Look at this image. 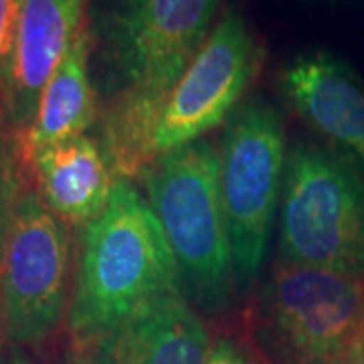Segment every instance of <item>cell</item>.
Returning a JSON list of instances; mask_svg holds the SVG:
<instances>
[{
  "label": "cell",
  "mask_w": 364,
  "mask_h": 364,
  "mask_svg": "<svg viewBox=\"0 0 364 364\" xmlns=\"http://www.w3.org/2000/svg\"><path fill=\"white\" fill-rule=\"evenodd\" d=\"M225 0H90L97 142L117 182L140 181L170 91L200 51Z\"/></svg>",
  "instance_id": "obj_1"
},
{
  "label": "cell",
  "mask_w": 364,
  "mask_h": 364,
  "mask_svg": "<svg viewBox=\"0 0 364 364\" xmlns=\"http://www.w3.org/2000/svg\"><path fill=\"white\" fill-rule=\"evenodd\" d=\"M181 289L178 269L148 198L116 182L104 213L81 229L67 328L75 348L100 338L164 294Z\"/></svg>",
  "instance_id": "obj_2"
},
{
  "label": "cell",
  "mask_w": 364,
  "mask_h": 364,
  "mask_svg": "<svg viewBox=\"0 0 364 364\" xmlns=\"http://www.w3.org/2000/svg\"><path fill=\"white\" fill-rule=\"evenodd\" d=\"M140 181L172 251L182 296L200 316L227 314L239 289L219 188V146L200 138L168 150Z\"/></svg>",
  "instance_id": "obj_3"
},
{
  "label": "cell",
  "mask_w": 364,
  "mask_h": 364,
  "mask_svg": "<svg viewBox=\"0 0 364 364\" xmlns=\"http://www.w3.org/2000/svg\"><path fill=\"white\" fill-rule=\"evenodd\" d=\"M245 326L263 364H360L364 275L275 261Z\"/></svg>",
  "instance_id": "obj_4"
},
{
  "label": "cell",
  "mask_w": 364,
  "mask_h": 364,
  "mask_svg": "<svg viewBox=\"0 0 364 364\" xmlns=\"http://www.w3.org/2000/svg\"><path fill=\"white\" fill-rule=\"evenodd\" d=\"M277 261L364 275V174L328 146L287 150Z\"/></svg>",
  "instance_id": "obj_5"
},
{
  "label": "cell",
  "mask_w": 364,
  "mask_h": 364,
  "mask_svg": "<svg viewBox=\"0 0 364 364\" xmlns=\"http://www.w3.org/2000/svg\"><path fill=\"white\" fill-rule=\"evenodd\" d=\"M217 146L237 289L245 294L255 286L272 243L289 150L284 116L265 95H251L223 124Z\"/></svg>",
  "instance_id": "obj_6"
},
{
  "label": "cell",
  "mask_w": 364,
  "mask_h": 364,
  "mask_svg": "<svg viewBox=\"0 0 364 364\" xmlns=\"http://www.w3.org/2000/svg\"><path fill=\"white\" fill-rule=\"evenodd\" d=\"M71 261V229L26 184L0 265V308L9 342L43 346L55 336L69 312Z\"/></svg>",
  "instance_id": "obj_7"
},
{
  "label": "cell",
  "mask_w": 364,
  "mask_h": 364,
  "mask_svg": "<svg viewBox=\"0 0 364 364\" xmlns=\"http://www.w3.org/2000/svg\"><path fill=\"white\" fill-rule=\"evenodd\" d=\"M263 49L237 9H225L205 45L170 91L154 132L156 156L223 126L259 73Z\"/></svg>",
  "instance_id": "obj_8"
},
{
  "label": "cell",
  "mask_w": 364,
  "mask_h": 364,
  "mask_svg": "<svg viewBox=\"0 0 364 364\" xmlns=\"http://www.w3.org/2000/svg\"><path fill=\"white\" fill-rule=\"evenodd\" d=\"M275 81L291 112L364 174V81L356 69L316 49L294 55Z\"/></svg>",
  "instance_id": "obj_9"
},
{
  "label": "cell",
  "mask_w": 364,
  "mask_h": 364,
  "mask_svg": "<svg viewBox=\"0 0 364 364\" xmlns=\"http://www.w3.org/2000/svg\"><path fill=\"white\" fill-rule=\"evenodd\" d=\"M90 0H23L0 105L13 134L31 126L41 93L87 23Z\"/></svg>",
  "instance_id": "obj_10"
},
{
  "label": "cell",
  "mask_w": 364,
  "mask_h": 364,
  "mask_svg": "<svg viewBox=\"0 0 364 364\" xmlns=\"http://www.w3.org/2000/svg\"><path fill=\"white\" fill-rule=\"evenodd\" d=\"M210 336L181 289L152 299L100 338L90 364H207Z\"/></svg>",
  "instance_id": "obj_11"
},
{
  "label": "cell",
  "mask_w": 364,
  "mask_h": 364,
  "mask_svg": "<svg viewBox=\"0 0 364 364\" xmlns=\"http://www.w3.org/2000/svg\"><path fill=\"white\" fill-rule=\"evenodd\" d=\"M25 170L43 203L69 229H83L97 219L117 182L102 146L90 134L35 152Z\"/></svg>",
  "instance_id": "obj_12"
},
{
  "label": "cell",
  "mask_w": 364,
  "mask_h": 364,
  "mask_svg": "<svg viewBox=\"0 0 364 364\" xmlns=\"http://www.w3.org/2000/svg\"><path fill=\"white\" fill-rule=\"evenodd\" d=\"M97 117L100 100L91 73V39L85 23L41 93L35 119L26 130L13 134L23 166L43 148L87 134L97 126Z\"/></svg>",
  "instance_id": "obj_13"
},
{
  "label": "cell",
  "mask_w": 364,
  "mask_h": 364,
  "mask_svg": "<svg viewBox=\"0 0 364 364\" xmlns=\"http://www.w3.org/2000/svg\"><path fill=\"white\" fill-rule=\"evenodd\" d=\"M26 170L18 158L13 132L6 124L4 109L0 105V265L4 259L9 235L16 215V205L26 186Z\"/></svg>",
  "instance_id": "obj_14"
},
{
  "label": "cell",
  "mask_w": 364,
  "mask_h": 364,
  "mask_svg": "<svg viewBox=\"0 0 364 364\" xmlns=\"http://www.w3.org/2000/svg\"><path fill=\"white\" fill-rule=\"evenodd\" d=\"M207 364H263V360L249 342H241L233 336H217L210 340Z\"/></svg>",
  "instance_id": "obj_15"
},
{
  "label": "cell",
  "mask_w": 364,
  "mask_h": 364,
  "mask_svg": "<svg viewBox=\"0 0 364 364\" xmlns=\"http://www.w3.org/2000/svg\"><path fill=\"white\" fill-rule=\"evenodd\" d=\"M23 0H0V85L6 73V65L13 53L14 33Z\"/></svg>",
  "instance_id": "obj_16"
},
{
  "label": "cell",
  "mask_w": 364,
  "mask_h": 364,
  "mask_svg": "<svg viewBox=\"0 0 364 364\" xmlns=\"http://www.w3.org/2000/svg\"><path fill=\"white\" fill-rule=\"evenodd\" d=\"M0 364H39V363H35L28 354H25L18 344L9 342L4 348H0Z\"/></svg>",
  "instance_id": "obj_17"
},
{
  "label": "cell",
  "mask_w": 364,
  "mask_h": 364,
  "mask_svg": "<svg viewBox=\"0 0 364 364\" xmlns=\"http://www.w3.org/2000/svg\"><path fill=\"white\" fill-rule=\"evenodd\" d=\"M0 332H4V324H2V308H0Z\"/></svg>",
  "instance_id": "obj_18"
},
{
  "label": "cell",
  "mask_w": 364,
  "mask_h": 364,
  "mask_svg": "<svg viewBox=\"0 0 364 364\" xmlns=\"http://www.w3.org/2000/svg\"><path fill=\"white\" fill-rule=\"evenodd\" d=\"M360 364H364V350H363V363H360Z\"/></svg>",
  "instance_id": "obj_19"
}]
</instances>
